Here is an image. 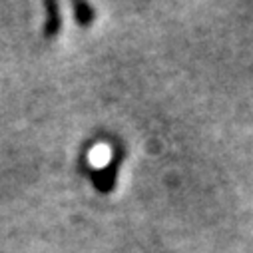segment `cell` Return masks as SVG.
Segmentation results:
<instances>
[{
  "instance_id": "cell-1",
  "label": "cell",
  "mask_w": 253,
  "mask_h": 253,
  "mask_svg": "<svg viewBox=\"0 0 253 253\" xmlns=\"http://www.w3.org/2000/svg\"><path fill=\"white\" fill-rule=\"evenodd\" d=\"M118 166H120V156H116L114 162H110L104 169H100V171L94 173V183L98 185L100 192L108 194L110 189L116 185V171H118Z\"/></svg>"
},
{
  "instance_id": "cell-2",
  "label": "cell",
  "mask_w": 253,
  "mask_h": 253,
  "mask_svg": "<svg viewBox=\"0 0 253 253\" xmlns=\"http://www.w3.org/2000/svg\"><path fill=\"white\" fill-rule=\"evenodd\" d=\"M92 8L88 6V4H80V6H76V20L80 22V24H90L92 22Z\"/></svg>"
}]
</instances>
